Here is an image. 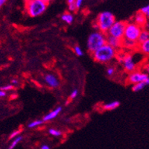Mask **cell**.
<instances>
[{"label": "cell", "instance_id": "1", "mask_svg": "<svg viewBox=\"0 0 149 149\" xmlns=\"http://www.w3.org/2000/svg\"><path fill=\"white\" fill-rule=\"evenodd\" d=\"M93 59L100 63H107L116 58L117 50L107 43L92 54Z\"/></svg>", "mask_w": 149, "mask_h": 149}, {"label": "cell", "instance_id": "2", "mask_svg": "<svg viewBox=\"0 0 149 149\" xmlns=\"http://www.w3.org/2000/svg\"><path fill=\"white\" fill-rule=\"evenodd\" d=\"M115 17L111 12L104 11L98 14L96 20L94 23V26L97 31L107 34V31L110 29L113 24L115 22Z\"/></svg>", "mask_w": 149, "mask_h": 149}, {"label": "cell", "instance_id": "3", "mask_svg": "<svg viewBox=\"0 0 149 149\" xmlns=\"http://www.w3.org/2000/svg\"><path fill=\"white\" fill-rule=\"evenodd\" d=\"M107 34L99 31H95L89 35L86 41V48L89 52L93 54L97 49L106 44Z\"/></svg>", "mask_w": 149, "mask_h": 149}, {"label": "cell", "instance_id": "4", "mask_svg": "<svg viewBox=\"0 0 149 149\" xmlns=\"http://www.w3.org/2000/svg\"><path fill=\"white\" fill-rule=\"evenodd\" d=\"M47 4L42 0H26V9L27 14L31 17L42 15L46 10Z\"/></svg>", "mask_w": 149, "mask_h": 149}, {"label": "cell", "instance_id": "5", "mask_svg": "<svg viewBox=\"0 0 149 149\" xmlns=\"http://www.w3.org/2000/svg\"><path fill=\"white\" fill-rule=\"evenodd\" d=\"M142 30V28L134 23V22H127L126 23L125 29L123 39L137 42L138 37H139Z\"/></svg>", "mask_w": 149, "mask_h": 149}, {"label": "cell", "instance_id": "6", "mask_svg": "<svg viewBox=\"0 0 149 149\" xmlns=\"http://www.w3.org/2000/svg\"><path fill=\"white\" fill-rule=\"evenodd\" d=\"M118 57V60L122 63L124 70L127 72L130 73L136 70V62L132 54H122V56H116Z\"/></svg>", "mask_w": 149, "mask_h": 149}, {"label": "cell", "instance_id": "7", "mask_svg": "<svg viewBox=\"0 0 149 149\" xmlns=\"http://www.w3.org/2000/svg\"><path fill=\"white\" fill-rule=\"evenodd\" d=\"M125 26L126 22H122V21H115V22L113 24V26L107 31V34L118 38V39L122 40L124 38Z\"/></svg>", "mask_w": 149, "mask_h": 149}, {"label": "cell", "instance_id": "8", "mask_svg": "<svg viewBox=\"0 0 149 149\" xmlns=\"http://www.w3.org/2000/svg\"><path fill=\"white\" fill-rule=\"evenodd\" d=\"M148 78V74H146L145 72L136 71L129 73L127 77V82L130 84H135L139 82H146L147 78Z\"/></svg>", "mask_w": 149, "mask_h": 149}, {"label": "cell", "instance_id": "9", "mask_svg": "<svg viewBox=\"0 0 149 149\" xmlns=\"http://www.w3.org/2000/svg\"><path fill=\"white\" fill-rule=\"evenodd\" d=\"M44 81L49 87L56 88L59 86V81L54 74L48 73L44 76Z\"/></svg>", "mask_w": 149, "mask_h": 149}, {"label": "cell", "instance_id": "10", "mask_svg": "<svg viewBox=\"0 0 149 149\" xmlns=\"http://www.w3.org/2000/svg\"><path fill=\"white\" fill-rule=\"evenodd\" d=\"M106 43L107 45H109V46H111V47L113 48V49H116V50H119V49L122 48V40L118 39V38H116V37H112V36L107 35V34Z\"/></svg>", "mask_w": 149, "mask_h": 149}, {"label": "cell", "instance_id": "11", "mask_svg": "<svg viewBox=\"0 0 149 149\" xmlns=\"http://www.w3.org/2000/svg\"><path fill=\"white\" fill-rule=\"evenodd\" d=\"M61 111H62V107H56L55 109H54V110H52L51 112L48 113L46 115H45L44 116H43L42 120H43V122H49V121L53 120V119H54L55 118H57V117L59 116V114L61 113Z\"/></svg>", "mask_w": 149, "mask_h": 149}, {"label": "cell", "instance_id": "12", "mask_svg": "<svg viewBox=\"0 0 149 149\" xmlns=\"http://www.w3.org/2000/svg\"><path fill=\"white\" fill-rule=\"evenodd\" d=\"M148 19L146 18V16L144 14L141 13L140 11L137 12L136 14L134 15V22L138 26H139L140 27H143V26L145 25V23L146 22Z\"/></svg>", "mask_w": 149, "mask_h": 149}, {"label": "cell", "instance_id": "13", "mask_svg": "<svg viewBox=\"0 0 149 149\" xmlns=\"http://www.w3.org/2000/svg\"><path fill=\"white\" fill-rule=\"evenodd\" d=\"M138 45L139 44L137 43V42H135V41L122 39V47L125 48L127 49H134L138 47Z\"/></svg>", "mask_w": 149, "mask_h": 149}, {"label": "cell", "instance_id": "14", "mask_svg": "<svg viewBox=\"0 0 149 149\" xmlns=\"http://www.w3.org/2000/svg\"><path fill=\"white\" fill-rule=\"evenodd\" d=\"M138 49L141 53L145 55L149 56V39L147 40L146 42L138 45Z\"/></svg>", "mask_w": 149, "mask_h": 149}, {"label": "cell", "instance_id": "15", "mask_svg": "<svg viewBox=\"0 0 149 149\" xmlns=\"http://www.w3.org/2000/svg\"><path fill=\"white\" fill-rule=\"evenodd\" d=\"M120 103L118 101H113V102H108V103H106L104 104H103L102 106V108L104 110H113L116 109L117 107H119Z\"/></svg>", "mask_w": 149, "mask_h": 149}, {"label": "cell", "instance_id": "16", "mask_svg": "<svg viewBox=\"0 0 149 149\" xmlns=\"http://www.w3.org/2000/svg\"><path fill=\"white\" fill-rule=\"evenodd\" d=\"M148 39H149V31H148L145 30V29H142L140 34H139V37H138L137 43L138 44H141V43H142V42H146V41Z\"/></svg>", "mask_w": 149, "mask_h": 149}, {"label": "cell", "instance_id": "17", "mask_svg": "<svg viewBox=\"0 0 149 149\" xmlns=\"http://www.w3.org/2000/svg\"><path fill=\"white\" fill-rule=\"evenodd\" d=\"M61 19L63 22H64L66 24H72V23L73 20H74V17L71 13H64L61 16Z\"/></svg>", "mask_w": 149, "mask_h": 149}, {"label": "cell", "instance_id": "18", "mask_svg": "<svg viewBox=\"0 0 149 149\" xmlns=\"http://www.w3.org/2000/svg\"><path fill=\"white\" fill-rule=\"evenodd\" d=\"M146 86V82H139V83L135 84H133L132 86V90L135 93L136 92H139L142 90Z\"/></svg>", "mask_w": 149, "mask_h": 149}, {"label": "cell", "instance_id": "19", "mask_svg": "<svg viewBox=\"0 0 149 149\" xmlns=\"http://www.w3.org/2000/svg\"><path fill=\"white\" fill-rule=\"evenodd\" d=\"M22 140V136H18L17 137H16L15 139H13V141L11 142L10 145H9L8 147L7 148V149H14L16 148V146Z\"/></svg>", "mask_w": 149, "mask_h": 149}, {"label": "cell", "instance_id": "20", "mask_svg": "<svg viewBox=\"0 0 149 149\" xmlns=\"http://www.w3.org/2000/svg\"><path fill=\"white\" fill-rule=\"evenodd\" d=\"M43 123H44V122H43L42 119H37V120H34L29 122L28 124V127L29 128H35V127L42 125Z\"/></svg>", "mask_w": 149, "mask_h": 149}, {"label": "cell", "instance_id": "21", "mask_svg": "<svg viewBox=\"0 0 149 149\" xmlns=\"http://www.w3.org/2000/svg\"><path fill=\"white\" fill-rule=\"evenodd\" d=\"M49 134L51 136H54V137H59V136H61L63 135V133H62L61 130L54 128L49 129Z\"/></svg>", "mask_w": 149, "mask_h": 149}, {"label": "cell", "instance_id": "22", "mask_svg": "<svg viewBox=\"0 0 149 149\" xmlns=\"http://www.w3.org/2000/svg\"><path fill=\"white\" fill-rule=\"evenodd\" d=\"M139 11L144 14L148 19H149V5H146L145 7H142V8L139 10Z\"/></svg>", "mask_w": 149, "mask_h": 149}, {"label": "cell", "instance_id": "23", "mask_svg": "<svg viewBox=\"0 0 149 149\" xmlns=\"http://www.w3.org/2000/svg\"><path fill=\"white\" fill-rule=\"evenodd\" d=\"M21 132H22V130H21L20 129H19V130H14V131H13V132L10 134V136H9V139H10V140H11V139H15V138L17 137L18 136H19V134H21Z\"/></svg>", "mask_w": 149, "mask_h": 149}, {"label": "cell", "instance_id": "24", "mask_svg": "<svg viewBox=\"0 0 149 149\" xmlns=\"http://www.w3.org/2000/svg\"><path fill=\"white\" fill-rule=\"evenodd\" d=\"M74 52L75 53L77 56L78 57H81V56L84 55V52L82 50V49L80 46H76L74 47Z\"/></svg>", "mask_w": 149, "mask_h": 149}, {"label": "cell", "instance_id": "25", "mask_svg": "<svg viewBox=\"0 0 149 149\" xmlns=\"http://www.w3.org/2000/svg\"><path fill=\"white\" fill-rule=\"evenodd\" d=\"M106 72H107V74L108 76H112V75H113L114 73H115V69L113 67H112V66H110L106 70Z\"/></svg>", "mask_w": 149, "mask_h": 149}, {"label": "cell", "instance_id": "26", "mask_svg": "<svg viewBox=\"0 0 149 149\" xmlns=\"http://www.w3.org/2000/svg\"><path fill=\"white\" fill-rule=\"evenodd\" d=\"M14 88V85L12 84H8V85H5V86H2L0 90H3V91H8V90H11L12 89Z\"/></svg>", "mask_w": 149, "mask_h": 149}, {"label": "cell", "instance_id": "27", "mask_svg": "<svg viewBox=\"0 0 149 149\" xmlns=\"http://www.w3.org/2000/svg\"><path fill=\"white\" fill-rule=\"evenodd\" d=\"M68 9L70 11H74L75 10H77L76 5H75V2H73V3H70L68 5Z\"/></svg>", "mask_w": 149, "mask_h": 149}, {"label": "cell", "instance_id": "28", "mask_svg": "<svg viewBox=\"0 0 149 149\" xmlns=\"http://www.w3.org/2000/svg\"><path fill=\"white\" fill-rule=\"evenodd\" d=\"M78 90H73L72 91L71 94H70V98H72V99H74V98H76L77 96H78Z\"/></svg>", "mask_w": 149, "mask_h": 149}, {"label": "cell", "instance_id": "29", "mask_svg": "<svg viewBox=\"0 0 149 149\" xmlns=\"http://www.w3.org/2000/svg\"><path fill=\"white\" fill-rule=\"evenodd\" d=\"M83 2H84V0H76V1H75V5H76L77 9H78L81 8V6Z\"/></svg>", "mask_w": 149, "mask_h": 149}, {"label": "cell", "instance_id": "30", "mask_svg": "<svg viewBox=\"0 0 149 149\" xmlns=\"http://www.w3.org/2000/svg\"><path fill=\"white\" fill-rule=\"evenodd\" d=\"M142 29H145L146 31H149V19H147L146 22L145 23V25L142 27Z\"/></svg>", "mask_w": 149, "mask_h": 149}, {"label": "cell", "instance_id": "31", "mask_svg": "<svg viewBox=\"0 0 149 149\" xmlns=\"http://www.w3.org/2000/svg\"><path fill=\"white\" fill-rule=\"evenodd\" d=\"M144 72L146 73L147 74H148L149 76V63H146L144 66Z\"/></svg>", "mask_w": 149, "mask_h": 149}, {"label": "cell", "instance_id": "32", "mask_svg": "<svg viewBox=\"0 0 149 149\" xmlns=\"http://www.w3.org/2000/svg\"><path fill=\"white\" fill-rule=\"evenodd\" d=\"M6 95V92L3 91V90H0V98H2V97H5Z\"/></svg>", "mask_w": 149, "mask_h": 149}, {"label": "cell", "instance_id": "33", "mask_svg": "<svg viewBox=\"0 0 149 149\" xmlns=\"http://www.w3.org/2000/svg\"><path fill=\"white\" fill-rule=\"evenodd\" d=\"M40 149H51V148H50V146L49 145H42L41 146Z\"/></svg>", "mask_w": 149, "mask_h": 149}, {"label": "cell", "instance_id": "34", "mask_svg": "<svg viewBox=\"0 0 149 149\" xmlns=\"http://www.w3.org/2000/svg\"><path fill=\"white\" fill-rule=\"evenodd\" d=\"M6 1H7V0H0V8L2 7V5L6 2Z\"/></svg>", "mask_w": 149, "mask_h": 149}, {"label": "cell", "instance_id": "35", "mask_svg": "<svg viewBox=\"0 0 149 149\" xmlns=\"http://www.w3.org/2000/svg\"><path fill=\"white\" fill-rule=\"evenodd\" d=\"M17 84H18V81H17V80H16V79L13 80V81H11V84L12 85Z\"/></svg>", "mask_w": 149, "mask_h": 149}, {"label": "cell", "instance_id": "36", "mask_svg": "<svg viewBox=\"0 0 149 149\" xmlns=\"http://www.w3.org/2000/svg\"><path fill=\"white\" fill-rule=\"evenodd\" d=\"M76 0H67V2L68 4H70V3H73V2H75Z\"/></svg>", "mask_w": 149, "mask_h": 149}, {"label": "cell", "instance_id": "37", "mask_svg": "<svg viewBox=\"0 0 149 149\" xmlns=\"http://www.w3.org/2000/svg\"><path fill=\"white\" fill-rule=\"evenodd\" d=\"M42 2H46V4H48L49 3V2H51V0H42Z\"/></svg>", "mask_w": 149, "mask_h": 149}, {"label": "cell", "instance_id": "38", "mask_svg": "<svg viewBox=\"0 0 149 149\" xmlns=\"http://www.w3.org/2000/svg\"><path fill=\"white\" fill-rule=\"evenodd\" d=\"M146 85L149 84V76H148V78H147V80H146Z\"/></svg>", "mask_w": 149, "mask_h": 149}]
</instances>
